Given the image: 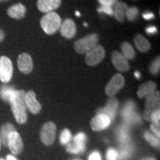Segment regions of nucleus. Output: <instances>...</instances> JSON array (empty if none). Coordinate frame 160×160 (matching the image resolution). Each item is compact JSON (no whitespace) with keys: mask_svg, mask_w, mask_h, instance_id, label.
I'll return each mask as SVG.
<instances>
[{"mask_svg":"<svg viewBox=\"0 0 160 160\" xmlns=\"http://www.w3.org/2000/svg\"><path fill=\"white\" fill-rule=\"evenodd\" d=\"M25 91L23 90H16L10 99L9 103L16 121L19 124H25L27 122V107L25 102Z\"/></svg>","mask_w":160,"mask_h":160,"instance_id":"f257e3e1","label":"nucleus"},{"mask_svg":"<svg viewBox=\"0 0 160 160\" xmlns=\"http://www.w3.org/2000/svg\"><path fill=\"white\" fill-rule=\"evenodd\" d=\"M142 160H156L154 157H149V158H145V159H143Z\"/></svg>","mask_w":160,"mask_h":160,"instance_id":"c03bdc74","label":"nucleus"},{"mask_svg":"<svg viewBox=\"0 0 160 160\" xmlns=\"http://www.w3.org/2000/svg\"><path fill=\"white\" fill-rule=\"evenodd\" d=\"M7 160H18V159L15 157H13V155H8Z\"/></svg>","mask_w":160,"mask_h":160,"instance_id":"79ce46f5","label":"nucleus"},{"mask_svg":"<svg viewBox=\"0 0 160 160\" xmlns=\"http://www.w3.org/2000/svg\"><path fill=\"white\" fill-rule=\"evenodd\" d=\"M88 160H102L101 155L98 151H94L90 155Z\"/></svg>","mask_w":160,"mask_h":160,"instance_id":"e433bc0d","label":"nucleus"},{"mask_svg":"<svg viewBox=\"0 0 160 160\" xmlns=\"http://www.w3.org/2000/svg\"><path fill=\"white\" fill-rule=\"evenodd\" d=\"M105 57V48L101 45H97L86 53L85 62L89 66L99 65Z\"/></svg>","mask_w":160,"mask_h":160,"instance_id":"20e7f679","label":"nucleus"},{"mask_svg":"<svg viewBox=\"0 0 160 160\" xmlns=\"http://www.w3.org/2000/svg\"><path fill=\"white\" fill-rule=\"evenodd\" d=\"M0 160H5V159H0Z\"/></svg>","mask_w":160,"mask_h":160,"instance_id":"de8ad7c7","label":"nucleus"},{"mask_svg":"<svg viewBox=\"0 0 160 160\" xmlns=\"http://www.w3.org/2000/svg\"><path fill=\"white\" fill-rule=\"evenodd\" d=\"M16 131L14 125L11 122H7L0 128V141L3 145L8 146V137L12 131Z\"/></svg>","mask_w":160,"mask_h":160,"instance_id":"412c9836","label":"nucleus"},{"mask_svg":"<svg viewBox=\"0 0 160 160\" xmlns=\"http://www.w3.org/2000/svg\"><path fill=\"white\" fill-rule=\"evenodd\" d=\"M8 15L15 19H21L25 17L26 14L25 6L21 3L16 4L11 6L7 11Z\"/></svg>","mask_w":160,"mask_h":160,"instance_id":"a211bd4d","label":"nucleus"},{"mask_svg":"<svg viewBox=\"0 0 160 160\" xmlns=\"http://www.w3.org/2000/svg\"><path fill=\"white\" fill-rule=\"evenodd\" d=\"M57 133V126L53 122H48L42 126L40 132L42 142L46 145H51L54 142Z\"/></svg>","mask_w":160,"mask_h":160,"instance_id":"6e6552de","label":"nucleus"},{"mask_svg":"<svg viewBox=\"0 0 160 160\" xmlns=\"http://www.w3.org/2000/svg\"><path fill=\"white\" fill-rule=\"evenodd\" d=\"M150 128H151V131L154 133L155 136H157V137L159 138V133H160L159 126H157V125H153V124H151V126H150Z\"/></svg>","mask_w":160,"mask_h":160,"instance_id":"58836bf2","label":"nucleus"},{"mask_svg":"<svg viewBox=\"0 0 160 160\" xmlns=\"http://www.w3.org/2000/svg\"><path fill=\"white\" fill-rule=\"evenodd\" d=\"M60 33L63 37L71 39L76 36L77 33V26L73 19H66L62 22L60 26Z\"/></svg>","mask_w":160,"mask_h":160,"instance_id":"ddd939ff","label":"nucleus"},{"mask_svg":"<svg viewBox=\"0 0 160 160\" xmlns=\"http://www.w3.org/2000/svg\"><path fill=\"white\" fill-rule=\"evenodd\" d=\"M5 32L3 31V30L0 29V42H2L3 41L4 39H5Z\"/></svg>","mask_w":160,"mask_h":160,"instance_id":"a19ab883","label":"nucleus"},{"mask_svg":"<svg viewBox=\"0 0 160 160\" xmlns=\"http://www.w3.org/2000/svg\"><path fill=\"white\" fill-rule=\"evenodd\" d=\"M160 94L159 91H155L154 93L146 98L145 108L144 111V118L147 121L151 122V114L157 110H159Z\"/></svg>","mask_w":160,"mask_h":160,"instance_id":"39448f33","label":"nucleus"},{"mask_svg":"<svg viewBox=\"0 0 160 160\" xmlns=\"http://www.w3.org/2000/svg\"><path fill=\"white\" fill-rule=\"evenodd\" d=\"M160 71V58L157 57L153 59L149 67V72L153 75H157Z\"/></svg>","mask_w":160,"mask_h":160,"instance_id":"cd10ccee","label":"nucleus"},{"mask_svg":"<svg viewBox=\"0 0 160 160\" xmlns=\"http://www.w3.org/2000/svg\"><path fill=\"white\" fill-rule=\"evenodd\" d=\"M142 17L146 20H151V19H154L155 16L153 13H152V12L147 11V12H145V13H143Z\"/></svg>","mask_w":160,"mask_h":160,"instance_id":"ea45409f","label":"nucleus"},{"mask_svg":"<svg viewBox=\"0 0 160 160\" xmlns=\"http://www.w3.org/2000/svg\"><path fill=\"white\" fill-rule=\"evenodd\" d=\"M137 50L142 53H147L151 48V44L146 38L142 34H137L133 39Z\"/></svg>","mask_w":160,"mask_h":160,"instance_id":"aec40b11","label":"nucleus"},{"mask_svg":"<svg viewBox=\"0 0 160 160\" xmlns=\"http://www.w3.org/2000/svg\"><path fill=\"white\" fill-rule=\"evenodd\" d=\"M125 84V78L120 73L113 75L105 87V93L109 97H113L120 90L122 89Z\"/></svg>","mask_w":160,"mask_h":160,"instance_id":"423d86ee","label":"nucleus"},{"mask_svg":"<svg viewBox=\"0 0 160 160\" xmlns=\"http://www.w3.org/2000/svg\"><path fill=\"white\" fill-rule=\"evenodd\" d=\"M72 138V135L71 131L68 129H65L62 132L61 136H60V142L62 145H65L70 142Z\"/></svg>","mask_w":160,"mask_h":160,"instance_id":"c756f323","label":"nucleus"},{"mask_svg":"<svg viewBox=\"0 0 160 160\" xmlns=\"http://www.w3.org/2000/svg\"><path fill=\"white\" fill-rule=\"evenodd\" d=\"M158 31V30L155 26H149L147 28L145 29V32L148 33V35H152V34H155L157 33Z\"/></svg>","mask_w":160,"mask_h":160,"instance_id":"4c0bfd02","label":"nucleus"},{"mask_svg":"<svg viewBox=\"0 0 160 160\" xmlns=\"http://www.w3.org/2000/svg\"><path fill=\"white\" fill-rule=\"evenodd\" d=\"M132 151H133V148L131 145L128 144V142L122 144V148L120 149L119 153H118V157L121 160H125L131 155Z\"/></svg>","mask_w":160,"mask_h":160,"instance_id":"393cba45","label":"nucleus"},{"mask_svg":"<svg viewBox=\"0 0 160 160\" xmlns=\"http://www.w3.org/2000/svg\"><path fill=\"white\" fill-rule=\"evenodd\" d=\"M139 17V9L137 7H130L128 8L126 11L125 17L128 19L130 22H135L137 21Z\"/></svg>","mask_w":160,"mask_h":160,"instance_id":"a878e982","label":"nucleus"},{"mask_svg":"<svg viewBox=\"0 0 160 160\" xmlns=\"http://www.w3.org/2000/svg\"><path fill=\"white\" fill-rule=\"evenodd\" d=\"M9 1V0H0V2H7Z\"/></svg>","mask_w":160,"mask_h":160,"instance_id":"49530a36","label":"nucleus"},{"mask_svg":"<svg viewBox=\"0 0 160 160\" xmlns=\"http://www.w3.org/2000/svg\"><path fill=\"white\" fill-rule=\"evenodd\" d=\"M61 0H38L37 8L42 13H48L57 9L61 5Z\"/></svg>","mask_w":160,"mask_h":160,"instance_id":"dca6fc26","label":"nucleus"},{"mask_svg":"<svg viewBox=\"0 0 160 160\" xmlns=\"http://www.w3.org/2000/svg\"><path fill=\"white\" fill-rule=\"evenodd\" d=\"M133 1H136V0H133Z\"/></svg>","mask_w":160,"mask_h":160,"instance_id":"3c124183","label":"nucleus"},{"mask_svg":"<svg viewBox=\"0 0 160 160\" xmlns=\"http://www.w3.org/2000/svg\"><path fill=\"white\" fill-rule=\"evenodd\" d=\"M111 120L103 113H97L91 122V127L94 131H102L107 128L111 125Z\"/></svg>","mask_w":160,"mask_h":160,"instance_id":"9b49d317","label":"nucleus"},{"mask_svg":"<svg viewBox=\"0 0 160 160\" xmlns=\"http://www.w3.org/2000/svg\"><path fill=\"white\" fill-rule=\"evenodd\" d=\"M8 146L13 154H19L23 150V142L17 131H12L8 137Z\"/></svg>","mask_w":160,"mask_h":160,"instance_id":"1a4fd4ad","label":"nucleus"},{"mask_svg":"<svg viewBox=\"0 0 160 160\" xmlns=\"http://www.w3.org/2000/svg\"><path fill=\"white\" fill-rule=\"evenodd\" d=\"M25 102L27 108L33 114H37L41 111V104L37 100L34 91H29L25 93Z\"/></svg>","mask_w":160,"mask_h":160,"instance_id":"4468645a","label":"nucleus"},{"mask_svg":"<svg viewBox=\"0 0 160 160\" xmlns=\"http://www.w3.org/2000/svg\"><path fill=\"white\" fill-rule=\"evenodd\" d=\"M118 106H119V101H118L117 98L113 97L108 99L105 108L98 110L97 113H103V114H105L112 121V120L114 119L116 113H117Z\"/></svg>","mask_w":160,"mask_h":160,"instance_id":"2eb2a0df","label":"nucleus"},{"mask_svg":"<svg viewBox=\"0 0 160 160\" xmlns=\"http://www.w3.org/2000/svg\"><path fill=\"white\" fill-rule=\"evenodd\" d=\"M133 110H134V105L132 102H129L123 108L122 111V115L125 119H127L130 116L133 114Z\"/></svg>","mask_w":160,"mask_h":160,"instance_id":"c85d7f7f","label":"nucleus"},{"mask_svg":"<svg viewBox=\"0 0 160 160\" xmlns=\"http://www.w3.org/2000/svg\"><path fill=\"white\" fill-rule=\"evenodd\" d=\"M62 24L61 17L55 12H50L46 13L42 18L40 25L45 33L53 35L60 28Z\"/></svg>","mask_w":160,"mask_h":160,"instance_id":"f03ea898","label":"nucleus"},{"mask_svg":"<svg viewBox=\"0 0 160 160\" xmlns=\"http://www.w3.org/2000/svg\"><path fill=\"white\" fill-rule=\"evenodd\" d=\"M118 153L115 149L110 148L106 153V159L107 160H117Z\"/></svg>","mask_w":160,"mask_h":160,"instance_id":"473e14b6","label":"nucleus"},{"mask_svg":"<svg viewBox=\"0 0 160 160\" xmlns=\"http://www.w3.org/2000/svg\"><path fill=\"white\" fill-rule=\"evenodd\" d=\"M99 4L101 5H106V6H112L114 5L118 2V0H98Z\"/></svg>","mask_w":160,"mask_h":160,"instance_id":"c9c22d12","label":"nucleus"},{"mask_svg":"<svg viewBox=\"0 0 160 160\" xmlns=\"http://www.w3.org/2000/svg\"><path fill=\"white\" fill-rule=\"evenodd\" d=\"M122 54L128 60L133 59L136 56L135 50L133 49V46L128 42H124L121 45Z\"/></svg>","mask_w":160,"mask_h":160,"instance_id":"5701e85b","label":"nucleus"},{"mask_svg":"<svg viewBox=\"0 0 160 160\" xmlns=\"http://www.w3.org/2000/svg\"><path fill=\"white\" fill-rule=\"evenodd\" d=\"M16 91L13 86L2 85L0 86V98L5 102H9L10 99Z\"/></svg>","mask_w":160,"mask_h":160,"instance_id":"4be33fe9","label":"nucleus"},{"mask_svg":"<svg viewBox=\"0 0 160 160\" xmlns=\"http://www.w3.org/2000/svg\"><path fill=\"white\" fill-rule=\"evenodd\" d=\"M0 145H1V141H0Z\"/></svg>","mask_w":160,"mask_h":160,"instance_id":"09e8293b","label":"nucleus"},{"mask_svg":"<svg viewBox=\"0 0 160 160\" xmlns=\"http://www.w3.org/2000/svg\"><path fill=\"white\" fill-rule=\"evenodd\" d=\"M128 8V7L127 4L123 2H117V3L114 4L113 8V16L118 22H124Z\"/></svg>","mask_w":160,"mask_h":160,"instance_id":"6ab92c4d","label":"nucleus"},{"mask_svg":"<svg viewBox=\"0 0 160 160\" xmlns=\"http://www.w3.org/2000/svg\"><path fill=\"white\" fill-rule=\"evenodd\" d=\"M74 160H80V159H74Z\"/></svg>","mask_w":160,"mask_h":160,"instance_id":"8fccbe9b","label":"nucleus"},{"mask_svg":"<svg viewBox=\"0 0 160 160\" xmlns=\"http://www.w3.org/2000/svg\"><path fill=\"white\" fill-rule=\"evenodd\" d=\"M87 137L84 133H79L73 138V142L77 143H83L85 144Z\"/></svg>","mask_w":160,"mask_h":160,"instance_id":"f704fd0d","label":"nucleus"},{"mask_svg":"<svg viewBox=\"0 0 160 160\" xmlns=\"http://www.w3.org/2000/svg\"><path fill=\"white\" fill-rule=\"evenodd\" d=\"M18 68L24 74H28L33 71V62L31 56L27 53H21L17 59Z\"/></svg>","mask_w":160,"mask_h":160,"instance_id":"9d476101","label":"nucleus"},{"mask_svg":"<svg viewBox=\"0 0 160 160\" xmlns=\"http://www.w3.org/2000/svg\"><path fill=\"white\" fill-rule=\"evenodd\" d=\"M76 15H77V17H80V13H79V12L77 11V12H76Z\"/></svg>","mask_w":160,"mask_h":160,"instance_id":"a18cd8bd","label":"nucleus"},{"mask_svg":"<svg viewBox=\"0 0 160 160\" xmlns=\"http://www.w3.org/2000/svg\"><path fill=\"white\" fill-rule=\"evenodd\" d=\"M97 11L99 12V13H104L110 16L113 15V8H112V7H111V6L101 5L99 8H97Z\"/></svg>","mask_w":160,"mask_h":160,"instance_id":"2f4dec72","label":"nucleus"},{"mask_svg":"<svg viewBox=\"0 0 160 160\" xmlns=\"http://www.w3.org/2000/svg\"><path fill=\"white\" fill-rule=\"evenodd\" d=\"M13 73L11 60L5 56L0 57V81L3 83L9 82L13 77Z\"/></svg>","mask_w":160,"mask_h":160,"instance_id":"0eeeda50","label":"nucleus"},{"mask_svg":"<svg viewBox=\"0 0 160 160\" xmlns=\"http://www.w3.org/2000/svg\"><path fill=\"white\" fill-rule=\"evenodd\" d=\"M144 137L151 145L153 146V147L159 146V138L157 137V136L153 135L151 132L146 131L144 133Z\"/></svg>","mask_w":160,"mask_h":160,"instance_id":"bb28decb","label":"nucleus"},{"mask_svg":"<svg viewBox=\"0 0 160 160\" xmlns=\"http://www.w3.org/2000/svg\"><path fill=\"white\" fill-rule=\"evenodd\" d=\"M159 119H160V112L159 110H157L155 112H153L151 114V122L153 125L159 126Z\"/></svg>","mask_w":160,"mask_h":160,"instance_id":"72a5a7b5","label":"nucleus"},{"mask_svg":"<svg viewBox=\"0 0 160 160\" xmlns=\"http://www.w3.org/2000/svg\"><path fill=\"white\" fill-rule=\"evenodd\" d=\"M157 89V84L153 81H148L139 87L137 96L139 99H146L150 95L153 93Z\"/></svg>","mask_w":160,"mask_h":160,"instance_id":"f3484780","label":"nucleus"},{"mask_svg":"<svg viewBox=\"0 0 160 160\" xmlns=\"http://www.w3.org/2000/svg\"><path fill=\"white\" fill-rule=\"evenodd\" d=\"M134 75H135V77L137 78V79H140V78H141V73H140L139 71L135 72Z\"/></svg>","mask_w":160,"mask_h":160,"instance_id":"37998d69","label":"nucleus"},{"mask_svg":"<svg viewBox=\"0 0 160 160\" xmlns=\"http://www.w3.org/2000/svg\"><path fill=\"white\" fill-rule=\"evenodd\" d=\"M112 63L117 71L121 72H126L130 70V65L128 60L124 57L119 51H115L111 55Z\"/></svg>","mask_w":160,"mask_h":160,"instance_id":"f8f14e48","label":"nucleus"},{"mask_svg":"<svg viewBox=\"0 0 160 160\" xmlns=\"http://www.w3.org/2000/svg\"><path fill=\"white\" fill-rule=\"evenodd\" d=\"M118 136H119V141L121 142L122 144L127 143L128 140L129 138V135H128V132L127 128H122L121 130H119V133H118Z\"/></svg>","mask_w":160,"mask_h":160,"instance_id":"7c9ffc66","label":"nucleus"},{"mask_svg":"<svg viewBox=\"0 0 160 160\" xmlns=\"http://www.w3.org/2000/svg\"><path fill=\"white\" fill-rule=\"evenodd\" d=\"M99 39V37L97 33H91L76 41L73 48L79 54H84L97 45Z\"/></svg>","mask_w":160,"mask_h":160,"instance_id":"7ed1b4c3","label":"nucleus"},{"mask_svg":"<svg viewBox=\"0 0 160 160\" xmlns=\"http://www.w3.org/2000/svg\"><path fill=\"white\" fill-rule=\"evenodd\" d=\"M85 150V145L83 143H77V142H68L66 151L71 153H83Z\"/></svg>","mask_w":160,"mask_h":160,"instance_id":"b1692460","label":"nucleus"}]
</instances>
